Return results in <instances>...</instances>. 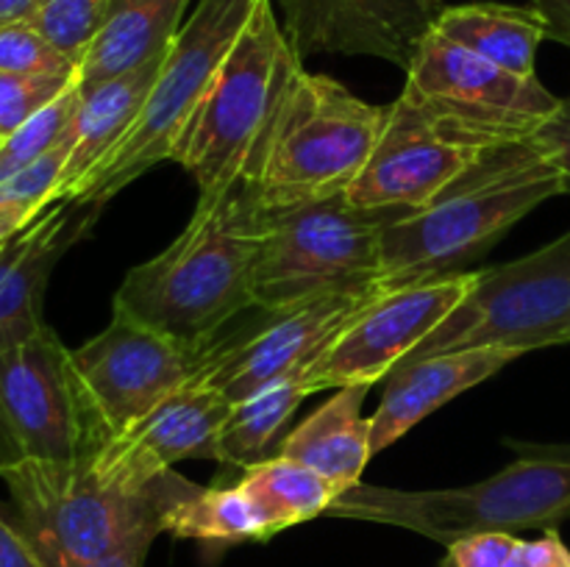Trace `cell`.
<instances>
[{
    "label": "cell",
    "mask_w": 570,
    "mask_h": 567,
    "mask_svg": "<svg viewBox=\"0 0 570 567\" xmlns=\"http://www.w3.org/2000/svg\"><path fill=\"white\" fill-rule=\"evenodd\" d=\"M0 478L45 567L87 565L137 534H165L167 509L189 484L176 470H148L117 439L70 461L0 465Z\"/></svg>",
    "instance_id": "1"
},
{
    "label": "cell",
    "mask_w": 570,
    "mask_h": 567,
    "mask_svg": "<svg viewBox=\"0 0 570 567\" xmlns=\"http://www.w3.org/2000/svg\"><path fill=\"white\" fill-rule=\"evenodd\" d=\"M262 209L237 187L215 206H195L187 228L161 253L131 267L111 315L131 317L204 354L220 328L254 306Z\"/></svg>",
    "instance_id": "2"
},
{
    "label": "cell",
    "mask_w": 570,
    "mask_h": 567,
    "mask_svg": "<svg viewBox=\"0 0 570 567\" xmlns=\"http://www.w3.org/2000/svg\"><path fill=\"white\" fill-rule=\"evenodd\" d=\"M554 195H562L560 176L527 139L501 145L432 203L387 222L379 289L393 292L460 272L462 261L493 248Z\"/></svg>",
    "instance_id": "3"
},
{
    "label": "cell",
    "mask_w": 570,
    "mask_h": 567,
    "mask_svg": "<svg viewBox=\"0 0 570 567\" xmlns=\"http://www.w3.org/2000/svg\"><path fill=\"white\" fill-rule=\"evenodd\" d=\"M301 70L273 0H262L173 150V161L198 183L195 206L220 203L254 178L278 106Z\"/></svg>",
    "instance_id": "4"
},
{
    "label": "cell",
    "mask_w": 570,
    "mask_h": 567,
    "mask_svg": "<svg viewBox=\"0 0 570 567\" xmlns=\"http://www.w3.org/2000/svg\"><path fill=\"white\" fill-rule=\"evenodd\" d=\"M384 120L387 109L356 98L334 78L301 70L245 189L262 211L345 195L371 161Z\"/></svg>",
    "instance_id": "5"
},
{
    "label": "cell",
    "mask_w": 570,
    "mask_h": 567,
    "mask_svg": "<svg viewBox=\"0 0 570 567\" xmlns=\"http://www.w3.org/2000/svg\"><path fill=\"white\" fill-rule=\"evenodd\" d=\"M326 515L406 528L449 548L488 531L557 528L570 515V461H512L484 481L451 489H395L354 484Z\"/></svg>",
    "instance_id": "6"
},
{
    "label": "cell",
    "mask_w": 570,
    "mask_h": 567,
    "mask_svg": "<svg viewBox=\"0 0 570 567\" xmlns=\"http://www.w3.org/2000/svg\"><path fill=\"white\" fill-rule=\"evenodd\" d=\"M401 211L362 209L348 195L262 211L254 306L284 311L306 300L379 287L382 237Z\"/></svg>",
    "instance_id": "7"
},
{
    "label": "cell",
    "mask_w": 570,
    "mask_h": 567,
    "mask_svg": "<svg viewBox=\"0 0 570 567\" xmlns=\"http://www.w3.org/2000/svg\"><path fill=\"white\" fill-rule=\"evenodd\" d=\"M259 3L262 0H198L161 59L137 126L81 183L70 203L106 206L150 167L173 161L178 139Z\"/></svg>",
    "instance_id": "8"
},
{
    "label": "cell",
    "mask_w": 570,
    "mask_h": 567,
    "mask_svg": "<svg viewBox=\"0 0 570 567\" xmlns=\"http://www.w3.org/2000/svg\"><path fill=\"white\" fill-rule=\"evenodd\" d=\"M570 328V231L546 248L479 270L471 292L401 365L468 348L518 354L566 345Z\"/></svg>",
    "instance_id": "9"
},
{
    "label": "cell",
    "mask_w": 570,
    "mask_h": 567,
    "mask_svg": "<svg viewBox=\"0 0 570 567\" xmlns=\"http://www.w3.org/2000/svg\"><path fill=\"white\" fill-rule=\"evenodd\" d=\"M501 145L510 142L401 92L371 161L345 195L362 209L417 211Z\"/></svg>",
    "instance_id": "10"
},
{
    "label": "cell",
    "mask_w": 570,
    "mask_h": 567,
    "mask_svg": "<svg viewBox=\"0 0 570 567\" xmlns=\"http://www.w3.org/2000/svg\"><path fill=\"white\" fill-rule=\"evenodd\" d=\"M106 439L83 400L72 350L50 326L0 354V465L70 461Z\"/></svg>",
    "instance_id": "11"
},
{
    "label": "cell",
    "mask_w": 570,
    "mask_h": 567,
    "mask_svg": "<svg viewBox=\"0 0 570 567\" xmlns=\"http://www.w3.org/2000/svg\"><path fill=\"white\" fill-rule=\"evenodd\" d=\"M379 295L382 289L371 287L306 300L284 311H265L271 320L256 331L232 334L220 342L215 339L198 356L193 381L220 389L237 404L267 384L301 378Z\"/></svg>",
    "instance_id": "12"
},
{
    "label": "cell",
    "mask_w": 570,
    "mask_h": 567,
    "mask_svg": "<svg viewBox=\"0 0 570 567\" xmlns=\"http://www.w3.org/2000/svg\"><path fill=\"white\" fill-rule=\"evenodd\" d=\"M198 356L131 317L111 315L98 337L72 350V367L95 426L111 439L181 389Z\"/></svg>",
    "instance_id": "13"
},
{
    "label": "cell",
    "mask_w": 570,
    "mask_h": 567,
    "mask_svg": "<svg viewBox=\"0 0 570 567\" xmlns=\"http://www.w3.org/2000/svg\"><path fill=\"white\" fill-rule=\"evenodd\" d=\"M476 276L479 270H460L382 292L301 376L304 387L315 395L356 384L373 387L390 378V372L460 306L476 284Z\"/></svg>",
    "instance_id": "14"
},
{
    "label": "cell",
    "mask_w": 570,
    "mask_h": 567,
    "mask_svg": "<svg viewBox=\"0 0 570 567\" xmlns=\"http://www.w3.org/2000/svg\"><path fill=\"white\" fill-rule=\"evenodd\" d=\"M404 92L507 142L527 139L560 106V98L551 94L538 76L521 78L501 70L434 28L421 39L406 64Z\"/></svg>",
    "instance_id": "15"
},
{
    "label": "cell",
    "mask_w": 570,
    "mask_h": 567,
    "mask_svg": "<svg viewBox=\"0 0 570 567\" xmlns=\"http://www.w3.org/2000/svg\"><path fill=\"white\" fill-rule=\"evenodd\" d=\"M443 0H284V31L301 53L376 56L406 70Z\"/></svg>",
    "instance_id": "16"
},
{
    "label": "cell",
    "mask_w": 570,
    "mask_h": 567,
    "mask_svg": "<svg viewBox=\"0 0 570 567\" xmlns=\"http://www.w3.org/2000/svg\"><path fill=\"white\" fill-rule=\"evenodd\" d=\"M104 206L59 200L0 245V354L45 326L42 298L56 261L89 233Z\"/></svg>",
    "instance_id": "17"
},
{
    "label": "cell",
    "mask_w": 570,
    "mask_h": 567,
    "mask_svg": "<svg viewBox=\"0 0 570 567\" xmlns=\"http://www.w3.org/2000/svg\"><path fill=\"white\" fill-rule=\"evenodd\" d=\"M518 350L468 348L399 365L387 378L376 415L371 417L373 454L399 442L406 431L465 389L488 381L518 359Z\"/></svg>",
    "instance_id": "18"
},
{
    "label": "cell",
    "mask_w": 570,
    "mask_h": 567,
    "mask_svg": "<svg viewBox=\"0 0 570 567\" xmlns=\"http://www.w3.org/2000/svg\"><path fill=\"white\" fill-rule=\"evenodd\" d=\"M165 53L122 72V76L81 89V103H78L76 120H72L70 150H67L56 200L76 198L81 183L120 148L128 131L137 126Z\"/></svg>",
    "instance_id": "19"
},
{
    "label": "cell",
    "mask_w": 570,
    "mask_h": 567,
    "mask_svg": "<svg viewBox=\"0 0 570 567\" xmlns=\"http://www.w3.org/2000/svg\"><path fill=\"white\" fill-rule=\"evenodd\" d=\"M232 400L206 384L189 378L159 406L134 422L126 434L111 437L148 470H176L184 459H220V431Z\"/></svg>",
    "instance_id": "20"
},
{
    "label": "cell",
    "mask_w": 570,
    "mask_h": 567,
    "mask_svg": "<svg viewBox=\"0 0 570 567\" xmlns=\"http://www.w3.org/2000/svg\"><path fill=\"white\" fill-rule=\"evenodd\" d=\"M365 384L334 389L326 404L317 406L278 445V456L301 461L317 476L345 493L362 481V470L371 461V417L362 415L367 395Z\"/></svg>",
    "instance_id": "21"
},
{
    "label": "cell",
    "mask_w": 570,
    "mask_h": 567,
    "mask_svg": "<svg viewBox=\"0 0 570 567\" xmlns=\"http://www.w3.org/2000/svg\"><path fill=\"white\" fill-rule=\"evenodd\" d=\"M193 0H111L98 37L78 64L87 89L122 76L170 48Z\"/></svg>",
    "instance_id": "22"
},
{
    "label": "cell",
    "mask_w": 570,
    "mask_h": 567,
    "mask_svg": "<svg viewBox=\"0 0 570 567\" xmlns=\"http://www.w3.org/2000/svg\"><path fill=\"white\" fill-rule=\"evenodd\" d=\"M434 31L521 78L538 76V48L549 39L543 14L534 6L507 3L445 6Z\"/></svg>",
    "instance_id": "23"
},
{
    "label": "cell",
    "mask_w": 570,
    "mask_h": 567,
    "mask_svg": "<svg viewBox=\"0 0 570 567\" xmlns=\"http://www.w3.org/2000/svg\"><path fill=\"white\" fill-rule=\"evenodd\" d=\"M306 398H309V389L301 378H284L232 404V411L223 422L217 461L245 470L271 456H278V445L287 437L289 420Z\"/></svg>",
    "instance_id": "24"
},
{
    "label": "cell",
    "mask_w": 570,
    "mask_h": 567,
    "mask_svg": "<svg viewBox=\"0 0 570 567\" xmlns=\"http://www.w3.org/2000/svg\"><path fill=\"white\" fill-rule=\"evenodd\" d=\"M165 534L209 545L265 543V539L276 537L262 517L259 506L239 484L198 487L193 481L167 509Z\"/></svg>",
    "instance_id": "25"
},
{
    "label": "cell",
    "mask_w": 570,
    "mask_h": 567,
    "mask_svg": "<svg viewBox=\"0 0 570 567\" xmlns=\"http://www.w3.org/2000/svg\"><path fill=\"white\" fill-rule=\"evenodd\" d=\"M237 484L259 506L273 534L326 515L332 500L340 495L334 484L287 456H271L259 465L245 467Z\"/></svg>",
    "instance_id": "26"
},
{
    "label": "cell",
    "mask_w": 570,
    "mask_h": 567,
    "mask_svg": "<svg viewBox=\"0 0 570 567\" xmlns=\"http://www.w3.org/2000/svg\"><path fill=\"white\" fill-rule=\"evenodd\" d=\"M70 139L61 142L56 150H50L37 165L0 181V245L26 231L50 206L59 203L56 189H59L61 170H65Z\"/></svg>",
    "instance_id": "27"
},
{
    "label": "cell",
    "mask_w": 570,
    "mask_h": 567,
    "mask_svg": "<svg viewBox=\"0 0 570 567\" xmlns=\"http://www.w3.org/2000/svg\"><path fill=\"white\" fill-rule=\"evenodd\" d=\"M78 103H81V87L72 83L61 98L45 106L39 115L22 122L20 128L0 139V181L11 178L14 172L37 165L39 159L67 142L72 133V120H76Z\"/></svg>",
    "instance_id": "28"
},
{
    "label": "cell",
    "mask_w": 570,
    "mask_h": 567,
    "mask_svg": "<svg viewBox=\"0 0 570 567\" xmlns=\"http://www.w3.org/2000/svg\"><path fill=\"white\" fill-rule=\"evenodd\" d=\"M109 3L111 0H42L31 14V26L78 67L104 26Z\"/></svg>",
    "instance_id": "29"
},
{
    "label": "cell",
    "mask_w": 570,
    "mask_h": 567,
    "mask_svg": "<svg viewBox=\"0 0 570 567\" xmlns=\"http://www.w3.org/2000/svg\"><path fill=\"white\" fill-rule=\"evenodd\" d=\"M72 83H78V72H0V137H9L14 128L61 98Z\"/></svg>",
    "instance_id": "30"
},
{
    "label": "cell",
    "mask_w": 570,
    "mask_h": 567,
    "mask_svg": "<svg viewBox=\"0 0 570 567\" xmlns=\"http://www.w3.org/2000/svg\"><path fill=\"white\" fill-rule=\"evenodd\" d=\"M0 72H78V67L48 42L31 20L0 22Z\"/></svg>",
    "instance_id": "31"
},
{
    "label": "cell",
    "mask_w": 570,
    "mask_h": 567,
    "mask_svg": "<svg viewBox=\"0 0 570 567\" xmlns=\"http://www.w3.org/2000/svg\"><path fill=\"white\" fill-rule=\"evenodd\" d=\"M499 567H570V550L557 528H549L538 539H521L504 531Z\"/></svg>",
    "instance_id": "32"
},
{
    "label": "cell",
    "mask_w": 570,
    "mask_h": 567,
    "mask_svg": "<svg viewBox=\"0 0 570 567\" xmlns=\"http://www.w3.org/2000/svg\"><path fill=\"white\" fill-rule=\"evenodd\" d=\"M527 142L554 167L562 181V195H570V94L560 98L554 115L540 122Z\"/></svg>",
    "instance_id": "33"
},
{
    "label": "cell",
    "mask_w": 570,
    "mask_h": 567,
    "mask_svg": "<svg viewBox=\"0 0 570 567\" xmlns=\"http://www.w3.org/2000/svg\"><path fill=\"white\" fill-rule=\"evenodd\" d=\"M0 567H45L20 526L9 523L0 511Z\"/></svg>",
    "instance_id": "34"
},
{
    "label": "cell",
    "mask_w": 570,
    "mask_h": 567,
    "mask_svg": "<svg viewBox=\"0 0 570 567\" xmlns=\"http://www.w3.org/2000/svg\"><path fill=\"white\" fill-rule=\"evenodd\" d=\"M159 537L156 531H142L134 539H128L122 548L111 550V554L100 556V559L87 561V565L78 567H145V559H148V550L154 545V539Z\"/></svg>",
    "instance_id": "35"
},
{
    "label": "cell",
    "mask_w": 570,
    "mask_h": 567,
    "mask_svg": "<svg viewBox=\"0 0 570 567\" xmlns=\"http://www.w3.org/2000/svg\"><path fill=\"white\" fill-rule=\"evenodd\" d=\"M546 20V37L570 48V0H532Z\"/></svg>",
    "instance_id": "36"
},
{
    "label": "cell",
    "mask_w": 570,
    "mask_h": 567,
    "mask_svg": "<svg viewBox=\"0 0 570 567\" xmlns=\"http://www.w3.org/2000/svg\"><path fill=\"white\" fill-rule=\"evenodd\" d=\"M507 448L515 450L523 459L570 461V442H527V439H507Z\"/></svg>",
    "instance_id": "37"
},
{
    "label": "cell",
    "mask_w": 570,
    "mask_h": 567,
    "mask_svg": "<svg viewBox=\"0 0 570 567\" xmlns=\"http://www.w3.org/2000/svg\"><path fill=\"white\" fill-rule=\"evenodd\" d=\"M42 0H0V22H17V20H31L37 6Z\"/></svg>",
    "instance_id": "38"
},
{
    "label": "cell",
    "mask_w": 570,
    "mask_h": 567,
    "mask_svg": "<svg viewBox=\"0 0 570 567\" xmlns=\"http://www.w3.org/2000/svg\"><path fill=\"white\" fill-rule=\"evenodd\" d=\"M566 342H570V328H568V337H566Z\"/></svg>",
    "instance_id": "39"
},
{
    "label": "cell",
    "mask_w": 570,
    "mask_h": 567,
    "mask_svg": "<svg viewBox=\"0 0 570 567\" xmlns=\"http://www.w3.org/2000/svg\"><path fill=\"white\" fill-rule=\"evenodd\" d=\"M0 139H3V137H0Z\"/></svg>",
    "instance_id": "40"
}]
</instances>
